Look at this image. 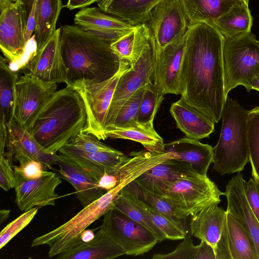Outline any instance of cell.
Returning a JSON list of instances; mask_svg holds the SVG:
<instances>
[{"label": "cell", "mask_w": 259, "mask_h": 259, "mask_svg": "<svg viewBox=\"0 0 259 259\" xmlns=\"http://www.w3.org/2000/svg\"><path fill=\"white\" fill-rule=\"evenodd\" d=\"M119 193L117 187L107 192L65 223L35 238L31 246L48 245L50 257L78 247L81 232L112 207Z\"/></svg>", "instance_id": "6"}, {"label": "cell", "mask_w": 259, "mask_h": 259, "mask_svg": "<svg viewBox=\"0 0 259 259\" xmlns=\"http://www.w3.org/2000/svg\"><path fill=\"white\" fill-rule=\"evenodd\" d=\"M197 246L193 243L190 236L184 239L175 250L166 254H155L153 259H195Z\"/></svg>", "instance_id": "45"}, {"label": "cell", "mask_w": 259, "mask_h": 259, "mask_svg": "<svg viewBox=\"0 0 259 259\" xmlns=\"http://www.w3.org/2000/svg\"><path fill=\"white\" fill-rule=\"evenodd\" d=\"M123 190L125 191L124 189ZM125 191L144 210L155 225L165 235L166 239L177 240L184 239L186 237L187 231L184 224H179L171 220L126 191Z\"/></svg>", "instance_id": "37"}, {"label": "cell", "mask_w": 259, "mask_h": 259, "mask_svg": "<svg viewBox=\"0 0 259 259\" xmlns=\"http://www.w3.org/2000/svg\"><path fill=\"white\" fill-rule=\"evenodd\" d=\"M100 228L123 248L126 255H143L158 242L148 229L113 207L103 215Z\"/></svg>", "instance_id": "10"}, {"label": "cell", "mask_w": 259, "mask_h": 259, "mask_svg": "<svg viewBox=\"0 0 259 259\" xmlns=\"http://www.w3.org/2000/svg\"><path fill=\"white\" fill-rule=\"evenodd\" d=\"M125 254L123 248L100 228L94 239L57 255L58 259H112Z\"/></svg>", "instance_id": "28"}, {"label": "cell", "mask_w": 259, "mask_h": 259, "mask_svg": "<svg viewBox=\"0 0 259 259\" xmlns=\"http://www.w3.org/2000/svg\"><path fill=\"white\" fill-rule=\"evenodd\" d=\"M87 121L81 96L67 85L45 106L29 132L48 152L56 154L84 130Z\"/></svg>", "instance_id": "3"}, {"label": "cell", "mask_w": 259, "mask_h": 259, "mask_svg": "<svg viewBox=\"0 0 259 259\" xmlns=\"http://www.w3.org/2000/svg\"><path fill=\"white\" fill-rule=\"evenodd\" d=\"M199 176L189 163L169 159L147 170L135 180L147 190L160 195L168 184L179 179Z\"/></svg>", "instance_id": "22"}, {"label": "cell", "mask_w": 259, "mask_h": 259, "mask_svg": "<svg viewBox=\"0 0 259 259\" xmlns=\"http://www.w3.org/2000/svg\"><path fill=\"white\" fill-rule=\"evenodd\" d=\"M20 0H0L1 13L8 9L13 4L20 2Z\"/></svg>", "instance_id": "53"}, {"label": "cell", "mask_w": 259, "mask_h": 259, "mask_svg": "<svg viewBox=\"0 0 259 259\" xmlns=\"http://www.w3.org/2000/svg\"><path fill=\"white\" fill-rule=\"evenodd\" d=\"M135 26L116 41L111 44V48L120 61H127L130 66L134 63Z\"/></svg>", "instance_id": "43"}, {"label": "cell", "mask_w": 259, "mask_h": 259, "mask_svg": "<svg viewBox=\"0 0 259 259\" xmlns=\"http://www.w3.org/2000/svg\"><path fill=\"white\" fill-rule=\"evenodd\" d=\"M130 67L126 61H121L117 72L111 78L101 82L79 80L72 87L81 96L86 109L87 121L82 131L99 140L107 139L105 121L114 93L121 76Z\"/></svg>", "instance_id": "9"}, {"label": "cell", "mask_w": 259, "mask_h": 259, "mask_svg": "<svg viewBox=\"0 0 259 259\" xmlns=\"http://www.w3.org/2000/svg\"><path fill=\"white\" fill-rule=\"evenodd\" d=\"M145 23L158 49L185 35L190 26L181 0H161L150 11Z\"/></svg>", "instance_id": "12"}, {"label": "cell", "mask_w": 259, "mask_h": 259, "mask_svg": "<svg viewBox=\"0 0 259 259\" xmlns=\"http://www.w3.org/2000/svg\"><path fill=\"white\" fill-rule=\"evenodd\" d=\"M190 25L215 22L235 5L245 0H181Z\"/></svg>", "instance_id": "30"}, {"label": "cell", "mask_w": 259, "mask_h": 259, "mask_svg": "<svg viewBox=\"0 0 259 259\" xmlns=\"http://www.w3.org/2000/svg\"><path fill=\"white\" fill-rule=\"evenodd\" d=\"M74 20L76 25L111 43L134 27L122 19L96 7L81 9L75 15Z\"/></svg>", "instance_id": "19"}, {"label": "cell", "mask_w": 259, "mask_h": 259, "mask_svg": "<svg viewBox=\"0 0 259 259\" xmlns=\"http://www.w3.org/2000/svg\"><path fill=\"white\" fill-rule=\"evenodd\" d=\"M214 203L191 217L190 229L192 236L206 242L215 253L222 233L226 210Z\"/></svg>", "instance_id": "27"}, {"label": "cell", "mask_w": 259, "mask_h": 259, "mask_svg": "<svg viewBox=\"0 0 259 259\" xmlns=\"http://www.w3.org/2000/svg\"><path fill=\"white\" fill-rule=\"evenodd\" d=\"M24 30L21 3L17 2L0 15V48L10 63L20 61L26 52Z\"/></svg>", "instance_id": "16"}, {"label": "cell", "mask_w": 259, "mask_h": 259, "mask_svg": "<svg viewBox=\"0 0 259 259\" xmlns=\"http://www.w3.org/2000/svg\"><path fill=\"white\" fill-rule=\"evenodd\" d=\"M224 192L207 175L179 179L168 184L160 195L170 205L181 220L192 217L203 208L221 202Z\"/></svg>", "instance_id": "8"}, {"label": "cell", "mask_w": 259, "mask_h": 259, "mask_svg": "<svg viewBox=\"0 0 259 259\" xmlns=\"http://www.w3.org/2000/svg\"><path fill=\"white\" fill-rule=\"evenodd\" d=\"M225 38L212 24L199 22L186 33L181 70V98L214 123L221 119L225 96Z\"/></svg>", "instance_id": "1"}, {"label": "cell", "mask_w": 259, "mask_h": 259, "mask_svg": "<svg viewBox=\"0 0 259 259\" xmlns=\"http://www.w3.org/2000/svg\"><path fill=\"white\" fill-rule=\"evenodd\" d=\"M55 82H45L30 72L20 76L16 84L14 119L28 132L41 110L57 92Z\"/></svg>", "instance_id": "11"}, {"label": "cell", "mask_w": 259, "mask_h": 259, "mask_svg": "<svg viewBox=\"0 0 259 259\" xmlns=\"http://www.w3.org/2000/svg\"><path fill=\"white\" fill-rule=\"evenodd\" d=\"M249 0H245V2H246L247 4H248V3H249Z\"/></svg>", "instance_id": "56"}, {"label": "cell", "mask_w": 259, "mask_h": 259, "mask_svg": "<svg viewBox=\"0 0 259 259\" xmlns=\"http://www.w3.org/2000/svg\"><path fill=\"white\" fill-rule=\"evenodd\" d=\"M35 2L32 7V10L27 19L25 27L24 34L25 41L28 44L32 38V35H34L36 26L35 17Z\"/></svg>", "instance_id": "48"}, {"label": "cell", "mask_w": 259, "mask_h": 259, "mask_svg": "<svg viewBox=\"0 0 259 259\" xmlns=\"http://www.w3.org/2000/svg\"><path fill=\"white\" fill-rule=\"evenodd\" d=\"M9 60L1 57L0 61V153L7 146L8 129L15 118L16 84L18 80L16 70L11 68Z\"/></svg>", "instance_id": "23"}, {"label": "cell", "mask_w": 259, "mask_h": 259, "mask_svg": "<svg viewBox=\"0 0 259 259\" xmlns=\"http://www.w3.org/2000/svg\"><path fill=\"white\" fill-rule=\"evenodd\" d=\"M146 86L147 84L138 90L125 102L118 113L113 125L110 128L125 127L136 122L139 106Z\"/></svg>", "instance_id": "39"}, {"label": "cell", "mask_w": 259, "mask_h": 259, "mask_svg": "<svg viewBox=\"0 0 259 259\" xmlns=\"http://www.w3.org/2000/svg\"><path fill=\"white\" fill-rule=\"evenodd\" d=\"M55 169L61 178L69 183L75 189L76 197L85 206L103 196L106 192L99 187L98 181L78 164L59 154Z\"/></svg>", "instance_id": "20"}, {"label": "cell", "mask_w": 259, "mask_h": 259, "mask_svg": "<svg viewBox=\"0 0 259 259\" xmlns=\"http://www.w3.org/2000/svg\"><path fill=\"white\" fill-rule=\"evenodd\" d=\"M67 145L87 152H114L117 150L103 144L94 135L82 131Z\"/></svg>", "instance_id": "42"}, {"label": "cell", "mask_w": 259, "mask_h": 259, "mask_svg": "<svg viewBox=\"0 0 259 259\" xmlns=\"http://www.w3.org/2000/svg\"><path fill=\"white\" fill-rule=\"evenodd\" d=\"M123 189L171 220L183 224V220L176 217L170 205L165 199L142 187L135 180L126 185Z\"/></svg>", "instance_id": "35"}, {"label": "cell", "mask_w": 259, "mask_h": 259, "mask_svg": "<svg viewBox=\"0 0 259 259\" xmlns=\"http://www.w3.org/2000/svg\"><path fill=\"white\" fill-rule=\"evenodd\" d=\"M253 18L248 4L243 3L233 6L214 23L225 39L251 32Z\"/></svg>", "instance_id": "33"}, {"label": "cell", "mask_w": 259, "mask_h": 259, "mask_svg": "<svg viewBox=\"0 0 259 259\" xmlns=\"http://www.w3.org/2000/svg\"><path fill=\"white\" fill-rule=\"evenodd\" d=\"M243 184L248 204L259 222V185L252 177Z\"/></svg>", "instance_id": "46"}, {"label": "cell", "mask_w": 259, "mask_h": 259, "mask_svg": "<svg viewBox=\"0 0 259 259\" xmlns=\"http://www.w3.org/2000/svg\"><path fill=\"white\" fill-rule=\"evenodd\" d=\"M6 148L14 158L28 157L42 162L49 168H52L58 157V154L50 153L44 149L15 119L9 127Z\"/></svg>", "instance_id": "24"}, {"label": "cell", "mask_w": 259, "mask_h": 259, "mask_svg": "<svg viewBox=\"0 0 259 259\" xmlns=\"http://www.w3.org/2000/svg\"><path fill=\"white\" fill-rule=\"evenodd\" d=\"M134 63L120 77L108 110L105 131L114 124L125 102L153 79L156 57V44L146 23L135 26Z\"/></svg>", "instance_id": "5"}, {"label": "cell", "mask_w": 259, "mask_h": 259, "mask_svg": "<svg viewBox=\"0 0 259 259\" xmlns=\"http://www.w3.org/2000/svg\"><path fill=\"white\" fill-rule=\"evenodd\" d=\"M105 135L107 138L129 140L140 143L145 150L150 152H165L163 140L154 130L153 125H143L136 121L125 127L107 130Z\"/></svg>", "instance_id": "32"}, {"label": "cell", "mask_w": 259, "mask_h": 259, "mask_svg": "<svg viewBox=\"0 0 259 259\" xmlns=\"http://www.w3.org/2000/svg\"><path fill=\"white\" fill-rule=\"evenodd\" d=\"M60 176L52 171L38 179L16 182L15 202L21 211H27L34 207L40 208L55 205L60 196L56 192L62 183Z\"/></svg>", "instance_id": "15"}, {"label": "cell", "mask_w": 259, "mask_h": 259, "mask_svg": "<svg viewBox=\"0 0 259 259\" xmlns=\"http://www.w3.org/2000/svg\"><path fill=\"white\" fill-rule=\"evenodd\" d=\"M161 0H100L99 8L132 26L145 23L151 9Z\"/></svg>", "instance_id": "29"}, {"label": "cell", "mask_w": 259, "mask_h": 259, "mask_svg": "<svg viewBox=\"0 0 259 259\" xmlns=\"http://www.w3.org/2000/svg\"><path fill=\"white\" fill-rule=\"evenodd\" d=\"M100 0H68L65 7L70 10L76 9H83Z\"/></svg>", "instance_id": "50"}, {"label": "cell", "mask_w": 259, "mask_h": 259, "mask_svg": "<svg viewBox=\"0 0 259 259\" xmlns=\"http://www.w3.org/2000/svg\"><path fill=\"white\" fill-rule=\"evenodd\" d=\"M0 186L5 191L15 188L16 178L12 166L13 156L9 152L0 153Z\"/></svg>", "instance_id": "44"}, {"label": "cell", "mask_w": 259, "mask_h": 259, "mask_svg": "<svg viewBox=\"0 0 259 259\" xmlns=\"http://www.w3.org/2000/svg\"><path fill=\"white\" fill-rule=\"evenodd\" d=\"M29 72L48 82L67 83V69L60 47V28L29 59Z\"/></svg>", "instance_id": "14"}, {"label": "cell", "mask_w": 259, "mask_h": 259, "mask_svg": "<svg viewBox=\"0 0 259 259\" xmlns=\"http://www.w3.org/2000/svg\"><path fill=\"white\" fill-rule=\"evenodd\" d=\"M38 208L34 207L8 224L0 234V249L4 247L14 236L26 227L36 214Z\"/></svg>", "instance_id": "41"}, {"label": "cell", "mask_w": 259, "mask_h": 259, "mask_svg": "<svg viewBox=\"0 0 259 259\" xmlns=\"http://www.w3.org/2000/svg\"><path fill=\"white\" fill-rule=\"evenodd\" d=\"M247 136L252 178L259 185V106L248 110Z\"/></svg>", "instance_id": "38"}, {"label": "cell", "mask_w": 259, "mask_h": 259, "mask_svg": "<svg viewBox=\"0 0 259 259\" xmlns=\"http://www.w3.org/2000/svg\"><path fill=\"white\" fill-rule=\"evenodd\" d=\"M164 95L152 80L149 81L139 106L136 121L143 125H153L154 117L164 99Z\"/></svg>", "instance_id": "36"}, {"label": "cell", "mask_w": 259, "mask_h": 259, "mask_svg": "<svg viewBox=\"0 0 259 259\" xmlns=\"http://www.w3.org/2000/svg\"><path fill=\"white\" fill-rule=\"evenodd\" d=\"M60 41L67 69L66 85L79 80L103 81L119 68L121 61L111 49V43L77 25L60 27Z\"/></svg>", "instance_id": "2"}, {"label": "cell", "mask_w": 259, "mask_h": 259, "mask_svg": "<svg viewBox=\"0 0 259 259\" xmlns=\"http://www.w3.org/2000/svg\"><path fill=\"white\" fill-rule=\"evenodd\" d=\"M248 110L228 97L221 118L219 141L213 147L212 169L223 176L239 173L249 162L247 136Z\"/></svg>", "instance_id": "4"}, {"label": "cell", "mask_w": 259, "mask_h": 259, "mask_svg": "<svg viewBox=\"0 0 259 259\" xmlns=\"http://www.w3.org/2000/svg\"><path fill=\"white\" fill-rule=\"evenodd\" d=\"M35 5L36 26L33 36L37 51L56 31L63 6L62 0H35Z\"/></svg>", "instance_id": "31"}, {"label": "cell", "mask_w": 259, "mask_h": 259, "mask_svg": "<svg viewBox=\"0 0 259 259\" xmlns=\"http://www.w3.org/2000/svg\"><path fill=\"white\" fill-rule=\"evenodd\" d=\"M244 179L240 172L234 176L226 186L224 195L227 198L226 211L231 214L254 241L259 259V222L246 199Z\"/></svg>", "instance_id": "18"}, {"label": "cell", "mask_w": 259, "mask_h": 259, "mask_svg": "<svg viewBox=\"0 0 259 259\" xmlns=\"http://www.w3.org/2000/svg\"><path fill=\"white\" fill-rule=\"evenodd\" d=\"M99 187L106 192L116 187L118 185L111 174L105 172L98 181Z\"/></svg>", "instance_id": "49"}, {"label": "cell", "mask_w": 259, "mask_h": 259, "mask_svg": "<svg viewBox=\"0 0 259 259\" xmlns=\"http://www.w3.org/2000/svg\"><path fill=\"white\" fill-rule=\"evenodd\" d=\"M259 41V40H258Z\"/></svg>", "instance_id": "57"}, {"label": "cell", "mask_w": 259, "mask_h": 259, "mask_svg": "<svg viewBox=\"0 0 259 259\" xmlns=\"http://www.w3.org/2000/svg\"><path fill=\"white\" fill-rule=\"evenodd\" d=\"M15 159L19 163L18 166H13L16 182L38 179L49 171L47 167L39 161L23 156H17Z\"/></svg>", "instance_id": "40"}, {"label": "cell", "mask_w": 259, "mask_h": 259, "mask_svg": "<svg viewBox=\"0 0 259 259\" xmlns=\"http://www.w3.org/2000/svg\"><path fill=\"white\" fill-rule=\"evenodd\" d=\"M215 255L216 259H258L253 240L227 211Z\"/></svg>", "instance_id": "17"}, {"label": "cell", "mask_w": 259, "mask_h": 259, "mask_svg": "<svg viewBox=\"0 0 259 259\" xmlns=\"http://www.w3.org/2000/svg\"><path fill=\"white\" fill-rule=\"evenodd\" d=\"M195 259H216L215 252L212 247L204 241L197 245Z\"/></svg>", "instance_id": "47"}, {"label": "cell", "mask_w": 259, "mask_h": 259, "mask_svg": "<svg viewBox=\"0 0 259 259\" xmlns=\"http://www.w3.org/2000/svg\"><path fill=\"white\" fill-rule=\"evenodd\" d=\"M95 236V234L94 233L93 230L86 229L81 232L79 236V241L80 242V245L79 246L90 242L94 239Z\"/></svg>", "instance_id": "52"}, {"label": "cell", "mask_w": 259, "mask_h": 259, "mask_svg": "<svg viewBox=\"0 0 259 259\" xmlns=\"http://www.w3.org/2000/svg\"><path fill=\"white\" fill-rule=\"evenodd\" d=\"M186 39V33L162 49L156 47L153 79L164 95H181V76Z\"/></svg>", "instance_id": "13"}, {"label": "cell", "mask_w": 259, "mask_h": 259, "mask_svg": "<svg viewBox=\"0 0 259 259\" xmlns=\"http://www.w3.org/2000/svg\"><path fill=\"white\" fill-rule=\"evenodd\" d=\"M251 90H255L259 92V69L253 76L251 81Z\"/></svg>", "instance_id": "54"}, {"label": "cell", "mask_w": 259, "mask_h": 259, "mask_svg": "<svg viewBox=\"0 0 259 259\" xmlns=\"http://www.w3.org/2000/svg\"><path fill=\"white\" fill-rule=\"evenodd\" d=\"M223 57L226 98L238 85L249 92L251 79L259 69V41L255 35L249 32L225 39Z\"/></svg>", "instance_id": "7"}, {"label": "cell", "mask_w": 259, "mask_h": 259, "mask_svg": "<svg viewBox=\"0 0 259 259\" xmlns=\"http://www.w3.org/2000/svg\"><path fill=\"white\" fill-rule=\"evenodd\" d=\"M35 2V0L20 1V2L21 3L22 19L24 28L25 27L27 19Z\"/></svg>", "instance_id": "51"}, {"label": "cell", "mask_w": 259, "mask_h": 259, "mask_svg": "<svg viewBox=\"0 0 259 259\" xmlns=\"http://www.w3.org/2000/svg\"><path fill=\"white\" fill-rule=\"evenodd\" d=\"M165 149L173 155L174 159L189 163L200 175H207L213 161L214 151L211 146L187 137L165 144Z\"/></svg>", "instance_id": "25"}, {"label": "cell", "mask_w": 259, "mask_h": 259, "mask_svg": "<svg viewBox=\"0 0 259 259\" xmlns=\"http://www.w3.org/2000/svg\"><path fill=\"white\" fill-rule=\"evenodd\" d=\"M10 210L8 209H1L0 210V223L2 224L9 216Z\"/></svg>", "instance_id": "55"}, {"label": "cell", "mask_w": 259, "mask_h": 259, "mask_svg": "<svg viewBox=\"0 0 259 259\" xmlns=\"http://www.w3.org/2000/svg\"><path fill=\"white\" fill-rule=\"evenodd\" d=\"M112 207L144 226L155 236L158 242L166 239L164 234L155 225L144 210L123 189L116 197Z\"/></svg>", "instance_id": "34"}, {"label": "cell", "mask_w": 259, "mask_h": 259, "mask_svg": "<svg viewBox=\"0 0 259 259\" xmlns=\"http://www.w3.org/2000/svg\"><path fill=\"white\" fill-rule=\"evenodd\" d=\"M169 111L177 127L187 137L199 140L208 138L214 131L215 123L181 97L171 104Z\"/></svg>", "instance_id": "26"}, {"label": "cell", "mask_w": 259, "mask_h": 259, "mask_svg": "<svg viewBox=\"0 0 259 259\" xmlns=\"http://www.w3.org/2000/svg\"><path fill=\"white\" fill-rule=\"evenodd\" d=\"M58 152L78 164L97 181L105 172L112 173L130 158L118 150L87 152L69 145L62 148Z\"/></svg>", "instance_id": "21"}]
</instances>
